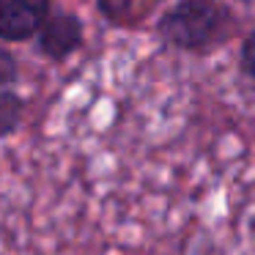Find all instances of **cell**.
I'll return each instance as SVG.
<instances>
[{"instance_id": "5", "label": "cell", "mask_w": 255, "mask_h": 255, "mask_svg": "<svg viewBox=\"0 0 255 255\" xmlns=\"http://www.w3.org/2000/svg\"><path fill=\"white\" fill-rule=\"evenodd\" d=\"M239 69L244 77L255 80V25L247 36L242 39V50H239Z\"/></svg>"}, {"instance_id": "3", "label": "cell", "mask_w": 255, "mask_h": 255, "mask_svg": "<svg viewBox=\"0 0 255 255\" xmlns=\"http://www.w3.org/2000/svg\"><path fill=\"white\" fill-rule=\"evenodd\" d=\"M50 8L52 0H0V39L8 44L33 39Z\"/></svg>"}, {"instance_id": "4", "label": "cell", "mask_w": 255, "mask_h": 255, "mask_svg": "<svg viewBox=\"0 0 255 255\" xmlns=\"http://www.w3.org/2000/svg\"><path fill=\"white\" fill-rule=\"evenodd\" d=\"M22 96L14 94V91H0V137H8V134L17 132V127L22 124Z\"/></svg>"}, {"instance_id": "2", "label": "cell", "mask_w": 255, "mask_h": 255, "mask_svg": "<svg viewBox=\"0 0 255 255\" xmlns=\"http://www.w3.org/2000/svg\"><path fill=\"white\" fill-rule=\"evenodd\" d=\"M83 39H85L83 22H80L77 14L66 11V8H50L44 25L36 33L39 52L50 61H63L72 52H77L83 47Z\"/></svg>"}, {"instance_id": "7", "label": "cell", "mask_w": 255, "mask_h": 255, "mask_svg": "<svg viewBox=\"0 0 255 255\" xmlns=\"http://www.w3.org/2000/svg\"><path fill=\"white\" fill-rule=\"evenodd\" d=\"M96 6H99L102 17L110 19V22H118L129 14L132 8V0H96Z\"/></svg>"}, {"instance_id": "6", "label": "cell", "mask_w": 255, "mask_h": 255, "mask_svg": "<svg viewBox=\"0 0 255 255\" xmlns=\"http://www.w3.org/2000/svg\"><path fill=\"white\" fill-rule=\"evenodd\" d=\"M17 77H19L17 58H14L8 50L0 47V91H11V85L17 83Z\"/></svg>"}, {"instance_id": "1", "label": "cell", "mask_w": 255, "mask_h": 255, "mask_svg": "<svg viewBox=\"0 0 255 255\" xmlns=\"http://www.w3.org/2000/svg\"><path fill=\"white\" fill-rule=\"evenodd\" d=\"M233 11L220 0H178L159 17L156 33L167 47L206 52L233 33Z\"/></svg>"}]
</instances>
